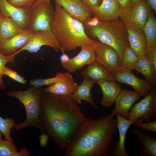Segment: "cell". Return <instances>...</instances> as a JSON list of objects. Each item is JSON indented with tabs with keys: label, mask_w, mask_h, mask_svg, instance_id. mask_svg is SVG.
Masks as SVG:
<instances>
[{
	"label": "cell",
	"mask_w": 156,
	"mask_h": 156,
	"mask_svg": "<svg viewBox=\"0 0 156 156\" xmlns=\"http://www.w3.org/2000/svg\"><path fill=\"white\" fill-rule=\"evenodd\" d=\"M71 95L42 92L41 98L40 117L44 133L62 151L69 146L87 118Z\"/></svg>",
	"instance_id": "6da1fadb"
},
{
	"label": "cell",
	"mask_w": 156,
	"mask_h": 156,
	"mask_svg": "<svg viewBox=\"0 0 156 156\" xmlns=\"http://www.w3.org/2000/svg\"><path fill=\"white\" fill-rule=\"evenodd\" d=\"M112 113L99 118H87L68 148L65 156H109L117 131L116 119Z\"/></svg>",
	"instance_id": "7a4b0ae2"
},
{
	"label": "cell",
	"mask_w": 156,
	"mask_h": 156,
	"mask_svg": "<svg viewBox=\"0 0 156 156\" xmlns=\"http://www.w3.org/2000/svg\"><path fill=\"white\" fill-rule=\"evenodd\" d=\"M51 30L62 53L92 45L96 41L88 36L83 23L70 16L56 3Z\"/></svg>",
	"instance_id": "3957f363"
},
{
	"label": "cell",
	"mask_w": 156,
	"mask_h": 156,
	"mask_svg": "<svg viewBox=\"0 0 156 156\" xmlns=\"http://www.w3.org/2000/svg\"><path fill=\"white\" fill-rule=\"evenodd\" d=\"M83 23L90 38H96L115 49L120 62L125 49L129 46L127 28L122 21L119 18L112 21H102L91 16Z\"/></svg>",
	"instance_id": "277c9868"
},
{
	"label": "cell",
	"mask_w": 156,
	"mask_h": 156,
	"mask_svg": "<svg viewBox=\"0 0 156 156\" xmlns=\"http://www.w3.org/2000/svg\"><path fill=\"white\" fill-rule=\"evenodd\" d=\"M42 90L41 87L33 86L25 90H13L6 93L8 96L18 99L25 108L26 119L23 122L15 124L14 127L16 130L31 127L44 133L40 117Z\"/></svg>",
	"instance_id": "5b68a950"
},
{
	"label": "cell",
	"mask_w": 156,
	"mask_h": 156,
	"mask_svg": "<svg viewBox=\"0 0 156 156\" xmlns=\"http://www.w3.org/2000/svg\"><path fill=\"white\" fill-rule=\"evenodd\" d=\"M54 14L50 1L38 0L29 10L27 28L34 32L46 31L51 33V25Z\"/></svg>",
	"instance_id": "8992f818"
},
{
	"label": "cell",
	"mask_w": 156,
	"mask_h": 156,
	"mask_svg": "<svg viewBox=\"0 0 156 156\" xmlns=\"http://www.w3.org/2000/svg\"><path fill=\"white\" fill-rule=\"evenodd\" d=\"M127 119L130 121L149 122L156 119V87L130 109Z\"/></svg>",
	"instance_id": "52a82bcc"
},
{
	"label": "cell",
	"mask_w": 156,
	"mask_h": 156,
	"mask_svg": "<svg viewBox=\"0 0 156 156\" xmlns=\"http://www.w3.org/2000/svg\"><path fill=\"white\" fill-rule=\"evenodd\" d=\"M47 46L56 51L60 50L57 42L50 32L39 31L34 32L27 43L21 48L11 55L8 56L12 62H14V57L21 52L27 51L30 53H37L43 46Z\"/></svg>",
	"instance_id": "ba28073f"
},
{
	"label": "cell",
	"mask_w": 156,
	"mask_h": 156,
	"mask_svg": "<svg viewBox=\"0 0 156 156\" xmlns=\"http://www.w3.org/2000/svg\"><path fill=\"white\" fill-rule=\"evenodd\" d=\"M152 10L146 1L136 5L130 12L121 14L120 19L125 25H129L144 35V28Z\"/></svg>",
	"instance_id": "9c48e42d"
},
{
	"label": "cell",
	"mask_w": 156,
	"mask_h": 156,
	"mask_svg": "<svg viewBox=\"0 0 156 156\" xmlns=\"http://www.w3.org/2000/svg\"><path fill=\"white\" fill-rule=\"evenodd\" d=\"M112 73L117 81L130 85L142 96L146 95L154 87L146 80L136 77L132 70L120 66Z\"/></svg>",
	"instance_id": "30bf717a"
},
{
	"label": "cell",
	"mask_w": 156,
	"mask_h": 156,
	"mask_svg": "<svg viewBox=\"0 0 156 156\" xmlns=\"http://www.w3.org/2000/svg\"><path fill=\"white\" fill-rule=\"evenodd\" d=\"M92 46L95 53V60L109 71L112 73L119 66L118 54L112 47L98 40Z\"/></svg>",
	"instance_id": "8fae6325"
},
{
	"label": "cell",
	"mask_w": 156,
	"mask_h": 156,
	"mask_svg": "<svg viewBox=\"0 0 156 156\" xmlns=\"http://www.w3.org/2000/svg\"><path fill=\"white\" fill-rule=\"evenodd\" d=\"M81 48L80 51L76 56L70 58L66 62L61 63L62 68L70 73H75L95 60V53L92 45Z\"/></svg>",
	"instance_id": "7c38bea8"
},
{
	"label": "cell",
	"mask_w": 156,
	"mask_h": 156,
	"mask_svg": "<svg viewBox=\"0 0 156 156\" xmlns=\"http://www.w3.org/2000/svg\"><path fill=\"white\" fill-rule=\"evenodd\" d=\"M142 96L140 93L135 91L122 90L114 101V108L111 113L114 115L118 114L127 118L132 105Z\"/></svg>",
	"instance_id": "4fadbf2b"
},
{
	"label": "cell",
	"mask_w": 156,
	"mask_h": 156,
	"mask_svg": "<svg viewBox=\"0 0 156 156\" xmlns=\"http://www.w3.org/2000/svg\"><path fill=\"white\" fill-rule=\"evenodd\" d=\"M54 1L70 16L83 23L92 15V10L85 5L81 0Z\"/></svg>",
	"instance_id": "5bb4252c"
},
{
	"label": "cell",
	"mask_w": 156,
	"mask_h": 156,
	"mask_svg": "<svg viewBox=\"0 0 156 156\" xmlns=\"http://www.w3.org/2000/svg\"><path fill=\"white\" fill-rule=\"evenodd\" d=\"M138 140V151L142 156H156V135L152 132L137 128L132 131Z\"/></svg>",
	"instance_id": "9a60e30c"
},
{
	"label": "cell",
	"mask_w": 156,
	"mask_h": 156,
	"mask_svg": "<svg viewBox=\"0 0 156 156\" xmlns=\"http://www.w3.org/2000/svg\"><path fill=\"white\" fill-rule=\"evenodd\" d=\"M91 10L93 17L102 21L116 20L121 14L118 0H103L100 5Z\"/></svg>",
	"instance_id": "2e32d148"
},
{
	"label": "cell",
	"mask_w": 156,
	"mask_h": 156,
	"mask_svg": "<svg viewBox=\"0 0 156 156\" xmlns=\"http://www.w3.org/2000/svg\"><path fill=\"white\" fill-rule=\"evenodd\" d=\"M34 33L28 28L22 29L12 38L0 44V52L7 56L11 55L25 46Z\"/></svg>",
	"instance_id": "e0dca14e"
},
{
	"label": "cell",
	"mask_w": 156,
	"mask_h": 156,
	"mask_svg": "<svg viewBox=\"0 0 156 156\" xmlns=\"http://www.w3.org/2000/svg\"><path fill=\"white\" fill-rule=\"evenodd\" d=\"M117 116V127L119 133V139L112 145L110 155L113 156H129L127 153L125 146L126 135L130 126L134 122L138 121H130L127 118L121 116L118 114Z\"/></svg>",
	"instance_id": "ac0fdd59"
},
{
	"label": "cell",
	"mask_w": 156,
	"mask_h": 156,
	"mask_svg": "<svg viewBox=\"0 0 156 156\" xmlns=\"http://www.w3.org/2000/svg\"><path fill=\"white\" fill-rule=\"evenodd\" d=\"M0 13L3 16L12 19L21 28H27L29 10L16 7L8 0H0Z\"/></svg>",
	"instance_id": "d6986e66"
},
{
	"label": "cell",
	"mask_w": 156,
	"mask_h": 156,
	"mask_svg": "<svg viewBox=\"0 0 156 156\" xmlns=\"http://www.w3.org/2000/svg\"><path fill=\"white\" fill-rule=\"evenodd\" d=\"M77 85L72 75L67 72L61 80L42 89V91L58 95L68 96L72 94Z\"/></svg>",
	"instance_id": "ffe728a7"
},
{
	"label": "cell",
	"mask_w": 156,
	"mask_h": 156,
	"mask_svg": "<svg viewBox=\"0 0 156 156\" xmlns=\"http://www.w3.org/2000/svg\"><path fill=\"white\" fill-rule=\"evenodd\" d=\"M96 81L86 77L82 83L77 86L71 95L73 101L77 105L80 104L82 101H86L94 109L97 107L94 103V99L91 94V89Z\"/></svg>",
	"instance_id": "44dd1931"
},
{
	"label": "cell",
	"mask_w": 156,
	"mask_h": 156,
	"mask_svg": "<svg viewBox=\"0 0 156 156\" xmlns=\"http://www.w3.org/2000/svg\"><path fill=\"white\" fill-rule=\"evenodd\" d=\"M100 87L103 93L100 101L101 105L106 108L111 107L122 90L116 81L100 80L96 81Z\"/></svg>",
	"instance_id": "7402d4cb"
},
{
	"label": "cell",
	"mask_w": 156,
	"mask_h": 156,
	"mask_svg": "<svg viewBox=\"0 0 156 156\" xmlns=\"http://www.w3.org/2000/svg\"><path fill=\"white\" fill-rule=\"evenodd\" d=\"M80 74L82 76L96 82L100 80L117 81L112 73L96 60L88 64Z\"/></svg>",
	"instance_id": "603a6c76"
},
{
	"label": "cell",
	"mask_w": 156,
	"mask_h": 156,
	"mask_svg": "<svg viewBox=\"0 0 156 156\" xmlns=\"http://www.w3.org/2000/svg\"><path fill=\"white\" fill-rule=\"evenodd\" d=\"M125 26L129 47L139 58L144 57V50L146 46L145 36L131 27L128 25Z\"/></svg>",
	"instance_id": "cb8c5ba5"
},
{
	"label": "cell",
	"mask_w": 156,
	"mask_h": 156,
	"mask_svg": "<svg viewBox=\"0 0 156 156\" xmlns=\"http://www.w3.org/2000/svg\"><path fill=\"white\" fill-rule=\"evenodd\" d=\"M22 29L12 19L1 15L0 32L2 42L11 38L20 32Z\"/></svg>",
	"instance_id": "d4e9b609"
},
{
	"label": "cell",
	"mask_w": 156,
	"mask_h": 156,
	"mask_svg": "<svg viewBox=\"0 0 156 156\" xmlns=\"http://www.w3.org/2000/svg\"><path fill=\"white\" fill-rule=\"evenodd\" d=\"M134 70L142 74L153 87L156 86V68L145 56L139 58Z\"/></svg>",
	"instance_id": "484cf974"
},
{
	"label": "cell",
	"mask_w": 156,
	"mask_h": 156,
	"mask_svg": "<svg viewBox=\"0 0 156 156\" xmlns=\"http://www.w3.org/2000/svg\"><path fill=\"white\" fill-rule=\"evenodd\" d=\"M30 155V152L27 148H22L18 151L14 141H10L0 139V156Z\"/></svg>",
	"instance_id": "4316f807"
},
{
	"label": "cell",
	"mask_w": 156,
	"mask_h": 156,
	"mask_svg": "<svg viewBox=\"0 0 156 156\" xmlns=\"http://www.w3.org/2000/svg\"><path fill=\"white\" fill-rule=\"evenodd\" d=\"M146 46L156 47V18L152 11L143 30Z\"/></svg>",
	"instance_id": "83f0119b"
},
{
	"label": "cell",
	"mask_w": 156,
	"mask_h": 156,
	"mask_svg": "<svg viewBox=\"0 0 156 156\" xmlns=\"http://www.w3.org/2000/svg\"><path fill=\"white\" fill-rule=\"evenodd\" d=\"M139 59V57L128 46L124 51L119 66L131 70H134Z\"/></svg>",
	"instance_id": "f1b7e54d"
},
{
	"label": "cell",
	"mask_w": 156,
	"mask_h": 156,
	"mask_svg": "<svg viewBox=\"0 0 156 156\" xmlns=\"http://www.w3.org/2000/svg\"><path fill=\"white\" fill-rule=\"evenodd\" d=\"M16 123L13 118H3L0 116V131L3 134L5 140L10 141H14L11 136L12 129Z\"/></svg>",
	"instance_id": "f546056e"
},
{
	"label": "cell",
	"mask_w": 156,
	"mask_h": 156,
	"mask_svg": "<svg viewBox=\"0 0 156 156\" xmlns=\"http://www.w3.org/2000/svg\"><path fill=\"white\" fill-rule=\"evenodd\" d=\"M65 73H57L53 77L46 79L37 78L29 81L30 84L32 86L41 87L44 86H49L61 80L63 77Z\"/></svg>",
	"instance_id": "4dcf8cb0"
},
{
	"label": "cell",
	"mask_w": 156,
	"mask_h": 156,
	"mask_svg": "<svg viewBox=\"0 0 156 156\" xmlns=\"http://www.w3.org/2000/svg\"><path fill=\"white\" fill-rule=\"evenodd\" d=\"M2 74L3 75L9 77L14 81L22 84L25 85L27 83V80L25 77L19 75L16 71L12 70L6 66L3 69Z\"/></svg>",
	"instance_id": "1f68e13d"
},
{
	"label": "cell",
	"mask_w": 156,
	"mask_h": 156,
	"mask_svg": "<svg viewBox=\"0 0 156 156\" xmlns=\"http://www.w3.org/2000/svg\"><path fill=\"white\" fill-rule=\"evenodd\" d=\"M10 62L13 63L8 56L0 52V90H4L5 86L3 79L2 71L6 64Z\"/></svg>",
	"instance_id": "d6a6232c"
},
{
	"label": "cell",
	"mask_w": 156,
	"mask_h": 156,
	"mask_svg": "<svg viewBox=\"0 0 156 156\" xmlns=\"http://www.w3.org/2000/svg\"><path fill=\"white\" fill-rule=\"evenodd\" d=\"M13 5L29 10L38 0H8Z\"/></svg>",
	"instance_id": "836d02e7"
},
{
	"label": "cell",
	"mask_w": 156,
	"mask_h": 156,
	"mask_svg": "<svg viewBox=\"0 0 156 156\" xmlns=\"http://www.w3.org/2000/svg\"><path fill=\"white\" fill-rule=\"evenodd\" d=\"M144 55L146 58L156 68V47L146 46Z\"/></svg>",
	"instance_id": "e575fe53"
},
{
	"label": "cell",
	"mask_w": 156,
	"mask_h": 156,
	"mask_svg": "<svg viewBox=\"0 0 156 156\" xmlns=\"http://www.w3.org/2000/svg\"><path fill=\"white\" fill-rule=\"evenodd\" d=\"M132 125L143 130L151 131L154 133L156 132V120L145 123L136 122L133 123Z\"/></svg>",
	"instance_id": "d590c367"
},
{
	"label": "cell",
	"mask_w": 156,
	"mask_h": 156,
	"mask_svg": "<svg viewBox=\"0 0 156 156\" xmlns=\"http://www.w3.org/2000/svg\"><path fill=\"white\" fill-rule=\"evenodd\" d=\"M121 14L127 13L131 12L135 6L132 0H118Z\"/></svg>",
	"instance_id": "8d00e7d4"
},
{
	"label": "cell",
	"mask_w": 156,
	"mask_h": 156,
	"mask_svg": "<svg viewBox=\"0 0 156 156\" xmlns=\"http://www.w3.org/2000/svg\"><path fill=\"white\" fill-rule=\"evenodd\" d=\"M83 3L91 10L99 6L103 0H81Z\"/></svg>",
	"instance_id": "74e56055"
},
{
	"label": "cell",
	"mask_w": 156,
	"mask_h": 156,
	"mask_svg": "<svg viewBox=\"0 0 156 156\" xmlns=\"http://www.w3.org/2000/svg\"><path fill=\"white\" fill-rule=\"evenodd\" d=\"M48 135L45 133H42L39 137L40 145L42 147H46L47 145L48 140L49 139Z\"/></svg>",
	"instance_id": "f35d334b"
},
{
	"label": "cell",
	"mask_w": 156,
	"mask_h": 156,
	"mask_svg": "<svg viewBox=\"0 0 156 156\" xmlns=\"http://www.w3.org/2000/svg\"><path fill=\"white\" fill-rule=\"evenodd\" d=\"M152 10L156 13V0H146Z\"/></svg>",
	"instance_id": "ab89813d"
},
{
	"label": "cell",
	"mask_w": 156,
	"mask_h": 156,
	"mask_svg": "<svg viewBox=\"0 0 156 156\" xmlns=\"http://www.w3.org/2000/svg\"><path fill=\"white\" fill-rule=\"evenodd\" d=\"M70 58L69 56L65 53H62V54L60 57V62L62 63L66 62L68 61Z\"/></svg>",
	"instance_id": "60d3db41"
},
{
	"label": "cell",
	"mask_w": 156,
	"mask_h": 156,
	"mask_svg": "<svg viewBox=\"0 0 156 156\" xmlns=\"http://www.w3.org/2000/svg\"><path fill=\"white\" fill-rule=\"evenodd\" d=\"M133 3L135 5L138 4L140 2L146 0H132Z\"/></svg>",
	"instance_id": "b9f144b4"
},
{
	"label": "cell",
	"mask_w": 156,
	"mask_h": 156,
	"mask_svg": "<svg viewBox=\"0 0 156 156\" xmlns=\"http://www.w3.org/2000/svg\"><path fill=\"white\" fill-rule=\"evenodd\" d=\"M1 15L0 14V19L1 17ZM2 42V40H1V34H0V44L1 42Z\"/></svg>",
	"instance_id": "7bdbcfd3"
},
{
	"label": "cell",
	"mask_w": 156,
	"mask_h": 156,
	"mask_svg": "<svg viewBox=\"0 0 156 156\" xmlns=\"http://www.w3.org/2000/svg\"><path fill=\"white\" fill-rule=\"evenodd\" d=\"M2 136V133L0 131V139L1 138Z\"/></svg>",
	"instance_id": "ee69618b"
},
{
	"label": "cell",
	"mask_w": 156,
	"mask_h": 156,
	"mask_svg": "<svg viewBox=\"0 0 156 156\" xmlns=\"http://www.w3.org/2000/svg\"><path fill=\"white\" fill-rule=\"evenodd\" d=\"M48 0L49 1H50V0Z\"/></svg>",
	"instance_id": "f6af8a7d"
},
{
	"label": "cell",
	"mask_w": 156,
	"mask_h": 156,
	"mask_svg": "<svg viewBox=\"0 0 156 156\" xmlns=\"http://www.w3.org/2000/svg\"><path fill=\"white\" fill-rule=\"evenodd\" d=\"M1 14H0V15Z\"/></svg>",
	"instance_id": "bcb514c9"
}]
</instances>
